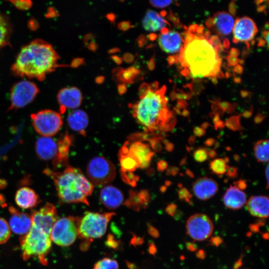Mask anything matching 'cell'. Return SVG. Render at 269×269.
<instances>
[{
  "label": "cell",
  "mask_w": 269,
  "mask_h": 269,
  "mask_svg": "<svg viewBox=\"0 0 269 269\" xmlns=\"http://www.w3.org/2000/svg\"><path fill=\"white\" fill-rule=\"evenodd\" d=\"M114 74L117 80L123 84L133 83L141 74V71L135 67L127 69L117 68Z\"/></svg>",
  "instance_id": "29"
},
{
  "label": "cell",
  "mask_w": 269,
  "mask_h": 269,
  "mask_svg": "<svg viewBox=\"0 0 269 269\" xmlns=\"http://www.w3.org/2000/svg\"><path fill=\"white\" fill-rule=\"evenodd\" d=\"M193 132L195 135L199 137L202 136L205 134V131L199 127H196L194 129Z\"/></svg>",
  "instance_id": "45"
},
{
  "label": "cell",
  "mask_w": 269,
  "mask_h": 269,
  "mask_svg": "<svg viewBox=\"0 0 269 269\" xmlns=\"http://www.w3.org/2000/svg\"><path fill=\"white\" fill-rule=\"evenodd\" d=\"M43 173L54 181L59 198L68 203H82L89 205L88 197L92 193L93 184L80 169L68 166L62 172L46 168Z\"/></svg>",
  "instance_id": "4"
},
{
  "label": "cell",
  "mask_w": 269,
  "mask_h": 269,
  "mask_svg": "<svg viewBox=\"0 0 269 269\" xmlns=\"http://www.w3.org/2000/svg\"><path fill=\"white\" fill-rule=\"evenodd\" d=\"M269 150V141L268 139L259 140L255 143L254 147V154L259 162H268Z\"/></svg>",
  "instance_id": "31"
},
{
  "label": "cell",
  "mask_w": 269,
  "mask_h": 269,
  "mask_svg": "<svg viewBox=\"0 0 269 269\" xmlns=\"http://www.w3.org/2000/svg\"><path fill=\"white\" fill-rule=\"evenodd\" d=\"M160 31L158 43L161 50L167 53H179L183 44L182 35L176 31L169 30L166 27Z\"/></svg>",
  "instance_id": "16"
},
{
  "label": "cell",
  "mask_w": 269,
  "mask_h": 269,
  "mask_svg": "<svg viewBox=\"0 0 269 269\" xmlns=\"http://www.w3.org/2000/svg\"><path fill=\"white\" fill-rule=\"evenodd\" d=\"M235 187L240 190L245 189L247 187V183L245 180L240 179L234 182Z\"/></svg>",
  "instance_id": "41"
},
{
  "label": "cell",
  "mask_w": 269,
  "mask_h": 269,
  "mask_svg": "<svg viewBox=\"0 0 269 269\" xmlns=\"http://www.w3.org/2000/svg\"><path fill=\"white\" fill-rule=\"evenodd\" d=\"M31 118L35 131L44 136L54 135L63 125L62 118L59 113L51 110L40 111L32 114Z\"/></svg>",
  "instance_id": "9"
},
{
  "label": "cell",
  "mask_w": 269,
  "mask_h": 269,
  "mask_svg": "<svg viewBox=\"0 0 269 269\" xmlns=\"http://www.w3.org/2000/svg\"><path fill=\"white\" fill-rule=\"evenodd\" d=\"M166 87L157 82L142 83L139 88V100L130 104L137 122L150 134H160L172 130L176 122L170 110L165 96Z\"/></svg>",
  "instance_id": "2"
},
{
  "label": "cell",
  "mask_w": 269,
  "mask_h": 269,
  "mask_svg": "<svg viewBox=\"0 0 269 269\" xmlns=\"http://www.w3.org/2000/svg\"><path fill=\"white\" fill-rule=\"evenodd\" d=\"M258 32L255 22L251 18L244 16L235 20L233 28V42H244L248 45Z\"/></svg>",
  "instance_id": "14"
},
{
  "label": "cell",
  "mask_w": 269,
  "mask_h": 269,
  "mask_svg": "<svg viewBox=\"0 0 269 269\" xmlns=\"http://www.w3.org/2000/svg\"><path fill=\"white\" fill-rule=\"evenodd\" d=\"M60 57L52 46L42 39H35L23 46L11 71L15 76L43 81L59 66Z\"/></svg>",
  "instance_id": "3"
},
{
  "label": "cell",
  "mask_w": 269,
  "mask_h": 269,
  "mask_svg": "<svg viewBox=\"0 0 269 269\" xmlns=\"http://www.w3.org/2000/svg\"><path fill=\"white\" fill-rule=\"evenodd\" d=\"M186 228L187 233L190 238L195 241H201L211 236L213 230V224L206 215L197 213L188 218Z\"/></svg>",
  "instance_id": "11"
},
{
  "label": "cell",
  "mask_w": 269,
  "mask_h": 269,
  "mask_svg": "<svg viewBox=\"0 0 269 269\" xmlns=\"http://www.w3.org/2000/svg\"><path fill=\"white\" fill-rule=\"evenodd\" d=\"M35 148L39 159L44 161L53 160L57 153V141L48 136L41 137L37 139Z\"/></svg>",
  "instance_id": "20"
},
{
  "label": "cell",
  "mask_w": 269,
  "mask_h": 269,
  "mask_svg": "<svg viewBox=\"0 0 269 269\" xmlns=\"http://www.w3.org/2000/svg\"><path fill=\"white\" fill-rule=\"evenodd\" d=\"M102 203L109 209L119 207L124 201V196L120 189L112 185L104 186L100 191Z\"/></svg>",
  "instance_id": "21"
},
{
  "label": "cell",
  "mask_w": 269,
  "mask_h": 269,
  "mask_svg": "<svg viewBox=\"0 0 269 269\" xmlns=\"http://www.w3.org/2000/svg\"><path fill=\"white\" fill-rule=\"evenodd\" d=\"M234 158H235V159L237 161L239 159V156L237 155H235L234 156Z\"/></svg>",
  "instance_id": "64"
},
{
  "label": "cell",
  "mask_w": 269,
  "mask_h": 269,
  "mask_svg": "<svg viewBox=\"0 0 269 269\" xmlns=\"http://www.w3.org/2000/svg\"><path fill=\"white\" fill-rule=\"evenodd\" d=\"M19 242L23 260L36 257L42 265L47 264L46 256L51 247L49 235L31 225L28 232L20 237Z\"/></svg>",
  "instance_id": "5"
},
{
  "label": "cell",
  "mask_w": 269,
  "mask_h": 269,
  "mask_svg": "<svg viewBox=\"0 0 269 269\" xmlns=\"http://www.w3.org/2000/svg\"><path fill=\"white\" fill-rule=\"evenodd\" d=\"M269 200L266 196H253L247 203V208L253 216L266 218L269 216Z\"/></svg>",
  "instance_id": "23"
},
{
  "label": "cell",
  "mask_w": 269,
  "mask_h": 269,
  "mask_svg": "<svg viewBox=\"0 0 269 269\" xmlns=\"http://www.w3.org/2000/svg\"><path fill=\"white\" fill-rule=\"evenodd\" d=\"M234 23V18L230 13L219 11L207 19L206 25L217 34L226 36L232 32Z\"/></svg>",
  "instance_id": "15"
},
{
  "label": "cell",
  "mask_w": 269,
  "mask_h": 269,
  "mask_svg": "<svg viewBox=\"0 0 269 269\" xmlns=\"http://www.w3.org/2000/svg\"><path fill=\"white\" fill-rule=\"evenodd\" d=\"M0 206L2 207L6 206L5 198L4 196L1 194H0Z\"/></svg>",
  "instance_id": "55"
},
{
  "label": "cell",
  "mask_w": 269,
  "mask_h": 269,
  "mask_svg": "<svg viewBox=\"0 0 269 269\" xmlns=\"http://www.w3.org/2000/svg\"><path fill=\"white\" fill-rule=\"evenodd\" d=\"M132 140V142L126 141L120 151L132 157L137 163L138 168L147 167L154 155L153 151L148 144L140 140Z\"/></svg>",
  "instance_id": "12"
},
{
  "label": "cell",
  "mask_w": 269,
  "mask_h": 269,
  "mask_svg": "<svg viewBox=\"0 0 269 269\" xmlns=\"http://www.w3.org/2000/svg\"><path fill=\"white\" fill-rule=\"evenodd\" d=\"M6 185V181L4 179H0V189L4 188Z\"/></svg>",
  "instance_id": "57"
},
{
  "label": "cell",
  "mask_w": 269,
  "mask_h": 269,
  "mask_svg": "<svg viewBox=\"0 0 269 269\" xmlns=\"http://www.w3.org/2000/svg\"><path fill=\"white\" fill-rule=\"evenodd\" d=\"M87 174L90 182L97 186L107 185L116 175V169L113 163L101 156L92 158L87 166Z\"/></svg>",
  "instance_id": "8"
},
{
  "label": "cell",
  "mask_w": 269,
  "mask_h": 269,
  "mask_svg": "<svg viewBox=\"0 0 269 269\" xmlns=\"http://www.w3.org/2000/svg\"><path fill=\"white\" fill-rule=\"evenodd\" d=\"M177 208V206L176 204H171L166 207L165 211L167 214L173 217L175 214Z\"/></svg>",
  "instance_id": "40"
},
{
  "label": "cell",
  "mask_w": 269,
  "mask_h": 269,
  "mask_svg": "<svg viewBox=\"0 0 269 269\" xmlns=\"http://www.w3.org/2000/svg\"><path fill=\"white\" fill-rule=\"evenodd\" d=\"M210 242L212 245L218 246L222 244L223 240L219 237H214L211 239Z\"/></svg>",
  "instance_id": "42"
},
{
  "label": "cell",
  "mask_w": 269,
  "mask_h": 269,
  "mask_svg": "<svg viewBox=\"0 0 269 269\" xmlns=\"http://www.w3.org/2000/svg\"><path fill=\"white\" fill-rule=\"evenodd\" d=\"M32 226L50 234L52 227L57 220L56 208L52 204L47 203L38 211H34L31 215Z\"/></svg>",
  "instance_id": "13"
},
{
  "label": "cell",
  "mask_w": 269,
  "mask_h": 269,
  "mask_svg": "<svg viewBox=\"0 0 269 269\" xmlns=\"http://www.w3.org/2000/svg\"><path fill=\"white\" fill-rule=\"evenodd\" d=\"M187 247L188 250L191 251H195L197 249V246L196 245L193 243H188L187 244Z\"/></svg>",
  "instance_id": "51"
},
{
  "label": "cell",
  "mask_w": 269,
  "mask_h": 269,
  "mask_svg": "<svg viewBox=\"0 0 269 269\" xmlns=\"http://www.w3.org/2000/svg\"><path fill=\"white\" fill-rule=\"evenodd\" d=\"M118 26L119 28L122 30H126L129 29L131 27V25H130L129 22L125 21L119 23Z\"/></svg>",
  "instance_id": "44"
},
{
  "label": "cell",
  "mask_w": 269,
  "mask_h": 269,
  "mask_svg": "<svg viewBox=\"0 0 269 269\" xmlns=\"http://www.w3.org/2000/svg\"><path fill=\"white\" fill-rule=\"evenodd\" d=\"M115 215L114 212H86L82 217H79L78 237L88 241L102 237Z\"/></svg>",
  "instance_id": "6"
},
{
  "label": "cell",
  "mask_w": 269,
  "mask_h": 269,
  "mask_svg": "<svg viewBox=\"0 0 269 269\" xmlns=\"http://www.w3.org/2000/svg\"><path fill=\"white\" fill-rule=\"evenodd\" d=\"M15 201L19 207L24 209L35 207L40 202L35 192L27 187L20 188L16 191Z\"/></svg>",
  "instance_id": "26"
},
{
  "label": "cell",
  "mask_w": 269,
  "mask_h": 269,
  "mask_svg": "<svg viewBox=\"0 0 269 269\" xmlns=\"http://www.w3.org/2000/svg\"><path fill=\"white\" fill-rule=\"evenodd\" d=\"M124 60L127 62H131L133 60V56L131 54H126L124 55Z\"/></svg>",
  "instance_id": "52"
},
{
  "label": "cell",
  "mask_w": 269,
  "mask_h": 269,
  "mask_svg": "<svg viewBox=\"0 0 269 269\" xmlns=\"http://www.w3.org/2000/svg\"><path fill=\"white\" fill-rule=\"evenodd\" d=\"M223 201L227 208L238 210L246 203V195L235 186H230L224 194Z\"/></svg>",
  "instance_id": "24"
},
{
  "label": "cell",
  "mask_w": 269,
  "mask_h": 269,
  "mask_svg": "<svg viewBox=\"0 0 269 269\" xmlns=\"http://www.w3.org/2000/svg\"><path fill=\"white\" fill-rule=\"evenodd\" d=\"M57 101L61 114L66 109H74L79 107L82 101V95L79 89L75 87L64 88L57 94Z\"/></svg>",
  "instance_id": "17"
},
{
  "label": "cell",
  "mask_w": 269,
  "mask_h": 269,
  "mask_svg": "<svg viewBox=\"0 0 269 269\" xmlns=\"http://www.w3.org/2000/svg\"><path fill=\"white\" fill-rule=\"evenodd\" d=\"M93 269H119V266L116 260L104 258L95 264Z\"/></svg>",
  "instance_id": "32"
},
{
  "label": "cell",
  "mask_w": 269,
  "mask_h": 269,
  "mask_svg": "<svg viewBox=\"0 0 269 269\" xmlns=\"http://www.w3.org/2000/svg\"><path fill=\"white\" fill-rule=\"evenodd\" d=\"M10 236V230L6 221L0 217V245L6 243Z\"/></svg>",
  "instance_id": "34"
},
{
  "label": "cell",
  "mask_w": 269,
  "mask_h": 269,
  "mask_svg": "<svg viewBox=\"0 0 269 269\" xmlns=\"http://www.w3.org/2000/svg\"><path fill=\"white\" fill-rule=\"evenodd\" d=\"M150 4L153 7L163 8L170 5L174 0H149Z\"/></svg>",
  "instance_id": "37"
},
{
  "label": "cell",
  "mask_w": 269,
  "mask_h": 269,
  "mask_svg": "<svg viewBox=\"0 0 269 269\" xmlns=\"http://www.w3.org/2000/svg\"><path fill=\"white\" fill-rule=\"evenodd\" d=\"M216 141L214 138H209L205 141L204 144L207 146H211L215 145Z\"/></svg>",
  "instance_id": "48"
},
{
  "label": "cell",
  "mask_w": 269,
  "mask_h": 269,
  "mask_svg": "<svg viewBox=\"0 0 269 269\" xmlns=\"http://www.w3.org/2000/svg\"><path fill=\"white\" fill-rule=\"evenodd\" d=\"M8 210L11 214L9 226L11 231L21 236L26 234L32 225L30 217L25 213L19 211L12 206L9 207Z\"/></svg>",
  "instance_id": "18"
},
{
  "label": "cell",
  "mask_w": 269,
  "mask_h": 269,
  "mask_svg": "<svg viewBox=\"0 0 269 269\" xmlns=\"http://www.w3.org/2000/svg\"><path fill=\"white\" fill-rule=\"evenodd\" d=\"M179 168L176 166L170 167L167 170V174L168 175H175L179 172Z\"/></svg>",
  "instance_id": "43"
},
{
  "label": "cell",
  "mask_w": 269,
  "mask_h": 269,
  "mask_svg": "<svg viewBox=\"0 0 269 269\" xmlns=\"http://www.w3.org/2000/svg\"><path fill=\"white\" fill-rule=\"evenodd\" d=\"M178 195L179 198L181 200H185L189 204H192V202L191 200L192 195L190 193L189 191L184 187H181L178 191Z\"/></svg>",
  "instance_id": "36"
},
{
  "label": "cell",
  "mask_w": 269,
  "mask_h": 269,
  "mask_svg": "<svg viewBox=\"0 0 269 269\" xmlns=\"http://www.w3.org/2000/svg\"><path fill=\"white\" fill-rule=\"evenodd\" d=\"M186 162V157H185V158H183L181 160V161L180 164V165H182L184 164Z\"/></svg>",
  "instance_id": "63"
},
{
  "label": "cell",
  "mask_w": 269,
  "mask_h": 269,
  "mask_svg": "<svg viewBox=\"0 0 269 269\" xmlns=\"http://www.w3.org/2000/svg\"><path fill=\"white\" fill-rule=\"evenodd\" d=\"M126 90V86L124 84L120 85L118 87V91L120 94H124Z\"/></svg>",
  "instance_id": "53"
},
{
  "label": "cell",
  "mask_w": 269,
  "mask_h": 269,
  "mask_svg": "<svg viewBox=\"0 0 269 269\" xmlns=\"http://www.w3.org/2000/svg\"><path fill=\"white\" fill-rule=\"evenodd\" d=\"M149 200V193L146 190H142L139 192L131 191L125 204L129 208L138 211L145 206Z\"/></svg>",
  "instance_id": "28"
},
{
  "label": "cell",
  "mask_w": 269,
  "mask_h": 269,
  "mask_svg": "<svg viewBox=\"0 0 269 269\" xmlns=\"http://www.w3.org/2000/svg\"><path fill=\"white\" fill-rule=\"evenodd\" d=\"M195 141V138L194 136H191L189 138L188 142L190 144H193Z\"/></svg>",
  "instance_id": "59"
},
{
  "label": "cell",
  "mask_w": 269,
  "mask_h": 269,
  "mask_svg": "<svg viewBox=\"0 0 269 269\" xmlns=\"http://www.w3.org/2000/svg\"><path fill=\"white\" fill-rule=\"evenodd\" d=\"M269 165H267L266 169V176L267 178V188L268 189L269 187Z\"/></svg>",
  "instance_id": "58"
},
{
  "label": "cell",
  "mask_w": 269,
  "mask_h": 269,
  "mask_svg": "<svg viewBox=\"0 0 269 269\" xmlns=\"http://www.w3.org/2000/svg\"><path fill=\"white\" fill-rule=\"evenodd\" d=\"M164 144L165 145V149L168 151H171L173 149L174 145L172 143L166 140Z\"/></svg>",
  "instance_id": "49"
},
{
  "label": "cell",
  "mask_w": 269,
  "mask_h": 269,
  "mask_svg": "<svg viewBox=\"0 0 269 269\" xmlns=\"http://www.w3.org/2000/svg\"><path fill=\"white\" fill-rule=\"evenodd\" d=\"M11 28L5 15L0 13V49L8 44Z\"/></svg>",
  "instance_id": "30"
},
{
  "label": "cell",
  "mask_w": 269,
  "mask_h": 269,
  "mask_svg": "<svg viewBox=\"0 0 269 269\" xmlns=\"http://www.w3.org/2000/svg\"><path fill=\"white\" fill-rule=\"evenodd\" d=\"M104 79V78L103 77L100 76L96 78V81L98 83H101L102 82H103Z\"/></svg>",
  "instance_id": "60"
},
{
  "label": "cell",
  "mask_w": 269,
  "mask_h": 269,
  "mask_svg": "<svg viewBox=\"0 0 269 269\" xmlns=\"http://www.w3.org/2000/svg\"><path fill=\"white\" fill-rule=\"evenodd\" d=\"M84 60L82 58L75 59L72 62V66L74 67H77L84 63Z\"/></svg>",
  "instance_id": "47"
},
{
  "label": "cell",
  "mask_w": 269,
  "mask_h": 269,
  "mask_svg": "<svg viewBox=\"0 0 269 269\" xmlns=\"http://www.w3.org/2000/svg\"><path fill=\"white\" fill-rule=\"evenodd\" d=\"M226 174L231 178H235L238 176L237 168L227 165Z\"/></svg>",
  "instance_id": "39"
},
{
  "label": "cell",
  "mask_w": 269,
  "mask_h": 269,
  "mask_svg": "<svg viewBox=\"0 0 269 269\" xmlns=\"http://www.w3.org/2000/svg\"><path fill=\"white\" fill-rule=\"evenodd\" d=\"M183 44L178 55L174 56L181 74L193 78H215L221 72L219 51L221 42L211 36L203 25L192 24L182 34Z\"/></svg>",
  "instance_id": "1"
},
{
  "label": "cell",
  "mask_w": 269,
  "mask_h": 269,
  "mask_svg": "<svg viewBox=\"0 0 269 269\" xmlns=\"http://www.w3.org/2000/svg\"><path fill=\"white\" fill-rule=\"evenodd\" d=\"M207 148L205 147H199L194 150L193 157L195 161L198 162H203L208 158Z\"/></svg>",
  "instance_id": "35"
},
{
  "label": "cell",
  "mask_w": 269,
  "mask_h": 269,
  "mask_svg": "<svg viewBox=\"0 0 269 269\" xmlns=\"http://www.w3.org/2000/svg\"><path fill=\"white\" fill-rule=\"evenodd\" d=\"M196 256L198 258L202 259L205 258V254L203 251L200 250L197 253V254H196Z\"/></svg>",
  "instance_id": "56"
},
{
  "label": "cell",
  "mask_w": 269,
  "mask_h": 269,
  "mask_svg": "<svg viewBox=\"0 0 269 269\" xmlns=\"http://www.w3.org/2000/svg\"><path fill=\"white\" fill-rule=\"evenodd\" d=\"M186 173L190 177L193 178L194 177V174L193 173L188 169H187L186 170Z\"/></svg>",
  "instance_id": "61"
},
{
  "label": "cell",
  "mask_w": 269,
  "mask_h": 269,
  "mask_svg": "<svg viewBox=\"0 0 269 269\" xmlns=\"http://www.w3.org/2000/svg\"><path fill=\"white\" fill-rule=\"evenodd\" d=\"M78 220L79 217L71 216L57 219L51 229V240L62 247L73 244L78 237Z\"/></svg>",
  "instance_id": "7"
},
{
  "label": "cell",
  "mask_w": 269,
  "mask_h": 269,
  "mask_svg": "<svg viewBox=\"0 0 269 269\" xmlns=\"http://www.w3.org/2000/svg\"><path fill=\"white\" fill-rule=\"evenodd\" d=\"M111 58L118 64H120L122 63V59L116 55L112 56Z\"/></svg>",
  "instance_id": "54"
},
{
  "label": "cell",
  "mask_w": 269,
  "mask_h": 269,
  "mask_svg": "<svg viewBox=\"0 0 269 269\" xmlns=\"http://www.w3.org/2000/svg\"><path fill=\"white\" fill-rule=\"evenodd\" d=\"M67 122L70 128L82 135H86L89 119L87 114L83 110H75L69 113Z\"/></svg>",
  "instance_id": "27"
},
{
  "label": "cell",
  "mask_w": 269,
  "mask_h": 269,
  "mask_svg": "<svg viewBox=\"0 0 269 269\" xmlns=\"http://www.w3.org/2000/svg\"><path fill=\"white\" fill-rule=\"evenodd\" d=\"M142 25L146 31L155 32L161 31L167 25H169V23L160 13L148 9L142 19Z\"/></svg>",
  "instance_id": "25"
},
{
  "label": "cell",
  "mask_w": 269,
  "mask_h": 269,
  "mask_svg": "<svg viewBox=\"0 0 269 269\" xmlns=\"http://www.w3.org/2000/svg\"><path fill=\"white\" fill-rule=\"evenodd\" d=\"M192 189L198 198L205 200L216 194L218 190V185L213 179L204 177L197 179L193 183Z\"/></svg>",
  "instance_id": "19"
},
{
  "label": "cell",
  "mask_w": 269,
  "mask_h": 269,
  "mask_svg": "<svg viewBox=\"0 0 269 269\" xmlns=\"http://www.w3.org/2000/svg\"><path fill=\"white\" fill-rule=\"evenodd\" d=\"M226 126L231 130L237 131L241 129L239 121L237 118L229 119L226 123Z\"/></svg>",
  "instance_id": "38"
},
{
  "label": "cell",
  "mask_w": 269,
  "mask_h": 269,
  "mask_svg": "<svg viewBox=\"0 0 269 269\" xmlns=\"http://www.w3.org/2000/svg\"><path fill=\"white\" fill-rule=\"evenodd\" d=\"M148 67L149 68H153V61L151 60V61H150L148 64Z\"/></svg>",
  "instance_id": "62"
},
{
  "label": "cell",
  "mask_w": 269,
  "mask_h": 269,
  "mask_svg": "<svg viewBox=\"0 0 269 269\" xmlns=\"http://www.w3.org/2000/svg\"><path fill=\"white\" fill-rule=\"evenodd\" d=\"M207 153L208 156H209L211 158H214L217 155V153L214 149H207Z\"/></svg>",
  "instance_id": "50"
},
{
  "label": "cell",
  "mask_w": 269,
  "mask_h": 269,
  "mask_svg": "<svg viewBox=\"0 0 269 269\" xmlns=\"http://www.w3.org/2000/svg\"><path fill=\"white\" fill-rule=\"evenodd\" d=\"M72 141V137L68 132L58 139L57 155L52 160L53 166L55 169L67 166L68 164V155Z\"/></svg>",
  "instance_id": "22"
},
{
  "label": "cell",
  "mask_w": 269,
  "mask_h": 269,
  "mask_svg": "<svg viewBox=\"0 0 269 269\" xmlns=\"http://www.w3.org/2000/svg\"><path fill=\"white\" fill-rule=\"evenodd\" d=\"M167 163L165 161H160L157 164V168L159 171H163L167 167Z\"/></svg>",
  "instance_id": "46"
},
{
  "label": "cell",
  "mask_w": 269,
  "mask_h": 269,
  "mask_svg": "<svg viewBox=\"0 0 269 269\" xmlns=\"http://www.w3.org/2000/svg\"><path fill=\"white\" fill-rule=\"evenodd\" d=\"M226 162L223 158H216L210 163V168L214 173L221 175L226 173Z\"/></svg>",
  "instance_id": "33"
},
{
  "label": "cell",
  "mask_w": 269,
  "mask_h": 269,
  "mask_svg": "<svg viewBox=\"0 0 269 269\" xmlns=\"http://www.w3.org/2000/svg\"><path fill=\"white\" fill-rule=\"evenodd\" d=\"M39 92L34 83L24 80L16 83L11 88L9 110L22 108L32 102Z\"/></svg>",
  "instance_id": "10"
}]
</instances>
